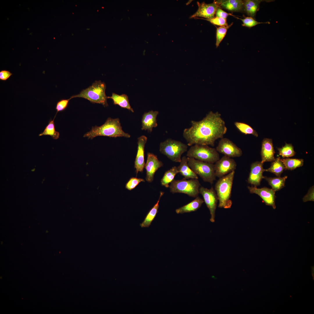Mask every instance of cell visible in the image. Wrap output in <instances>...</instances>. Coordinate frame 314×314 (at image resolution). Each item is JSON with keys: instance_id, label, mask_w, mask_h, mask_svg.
Returning <instances> with one entry per match:
<instances>
[{"instance_id": "6da1fadb", "label": "cell", "mask_w": 314, "mask_h": 314, "mask_svg": "<svg viewBox=\"0 0 314 314\" xmlns=\"http://www.w3.org/2000/svg\"><path fill=\"white\" fill-rule=\"evenodd\" d=\"M191 122V126L185 129L183 133L189 146L197 144L214 147L215 141L222 138L227 130L218 112L210 111L201 120Z\"/></svg>"}, {"instance_id": "7a4b0ae2", "label": "cell", "mask_w": 314, "mask_h": 314, "mask_svg": "<svg viewBox=\"0 0 314 314\" xmlns=\"http://www.w3.org/2000/svg\"><path fill=\"white\" fill-rule=\"evenodd\" d=\"M105 136L110 137H130V135L124 132L122 129L118 118H108L105 123L100 126L92 127L91 130L85 133L84 137L92 139L98 136Z\"/></svg>"}, {"instance_id": "3957f363", "label": "cell", "mask_w": 314, "mask_h": 314, "mask_svg": "<svg viewBox=\"0 0 314 314\" xmlns=\"http://www.w3.org/2000/svg\"><path fill=\"white\" fill-rule=\"evenodd\" d=\"M235 171L220 178L215 185V190L219 203L218 207L225 209L230 208L232 202L231 199V192Z\"/></svg>"}, {"instance_id": "277c9868", "label": "cell", "mask_w": 314, "mask_h": 314, "mask_svg": "<svg viewBox=\"0 0 314 314\" xmlns=\"http://www.w3.org/2000/svg\"><path fill=\"white\" fill-rule=\"evenodd\" d=\"M106 88L104 83L101 81H96L91 85L83 90L80 93L73 95L70 98H83L92 103L101 104L104 107L107 106L108 98L105 93Z\"/></svg>"}, {"instance_id": "5b68a950", "label": "cell", "mask_w": 314, "mask_h": 314, "mask_svg": "<svg viewBox=\"0 0 314 314\" xmlns=\"http://www.w3.org/2000/svg\"><path fill=\"white\" fill-rule=\"evenodd\" d=\"M188 148L187 145L180 141L168 138L160 143L159 151L172 161L180 163L181 155Z\"/></svg>"}, {"instance_id": "8992f818", "label": "cell", "mask_w": 314, "mask_h": 314, "mask_svg": "<svg viewBox=\"0 0 314 314\" xmlns=\"http://www.w3.org/2000/svg\"><path fill=\"white\" fill-rule=\"evenodd\" d=\"M186 156L201 161L213 164L220 159L219 154L216 149L207 145L195 144L191 146L187 151Z\"/></svg>"}, {"instance_id": "52a82bcc", "label": "cell", "mask_w": 314, "mask_h": 314, "mask_svg": "<svg viewBox=\"0 0 314 314\" xmlns=\"http://www.w3.org/2000/svg\"><path fill=\"white\" fill-rule=\"evenodd\" d=\"M200 186L198 179L187 180L184 178L181 180L174 179L170 183L169 188L170 192L172 193H182L196 198L199 193Z\"/></svg>"}, {"instance_id": "ba28073f", "label": "cell", "mask_w": 314, "mask_h": 314, "mask_svg": "<svg viewBox=\"0 0 314 314\" xmlns=\"http://www.w3.org/2000/svg\"><path fill=\"white\" fill-rule=\"evenodd\" d=\"M188 158V164L191 170L205 182L212 184L216 179L214 164Z\"/></svg>"}, {"instance_id": "9c48e42d", "label": "cell", "mask_w": 314, "mask_h": 314, "mask_svg": "<svg viewBox=\"0 0 314 314\" xmlns=\"http://www.w3.org/2000/svg\"><path fill=\"white\" fill-rule=\"evenodd\" d=\"M199 192L202 195L204 201L210 211L211 215L210 220L211 222H214L215 221V210L218 201L216 191L213 187L208 189L201 186L199 189Z\"/></svg>"}, {"instance_id": "30bf717a", "label": "cell", "mask_w": 314, "mask_h": 314, "mask_svg": "<svg viewBox=\"0 0 314 314\" xmlns=\"http://www.w3.org/2000/svg\"><path fill=\"white\" fill-rule=\"evenodd\" d=\"M216 149L218 153L230 158L240 157L242 154L241 149L226 138L221 139Z\"/></svg>"}, {"instance_id": "8fae6325", "label": "cell", "mask_w": 314, "mask_h": 314, "mask_svg": "<svg viewBox=\"0 0 314 314\" xmlns=\"http://www.w3.org/2000/svg\"><path fill=\"white\" fill-rule=\"evenodd\" d=\"M236 166V163L233 159L224 156L214 164L216 177L220 178L235 171Z\"/></svg>"}, {"instance_id": "7c38bea8", "label": "cell", "mask_w": 314, "mask_h": 314, "mask_svg": "<svg viewBox=\"0 0 314 314\" xmlns=\"http://www.w3.org/2000/svg\"><path fill=\"white\" fill-rule=\"evenodd\" d=\"M247 188L250 193H255L259 196L266 205L272 206L274 209H276V196L275 192L272 189L266 187L258 188L254 186H248Z\"/></svg>"}, {"instance_id": "4fadbf2b", "label": "cell", "mask_w": 314, "mask_h": 314, "mask_svg": "<svg viewBox=\"0 0 314 314\" xmlns=\"http://www.w3.org/2000/svg\"><path fill=\"white\" fill-rule=\"evenodd\" d=\"M163 165V163L158 160L157 156L148 153L147 162L145 165L146 171V180L149 182L153 181L156 172Z\"/></svg>"}, {"instance_id": "5bb4252c", "label": "cell", "mask_w": 314, "mask_h": 314, "mask_svg": "<svg viewBox=\"0 0 314 314\" xmlns=\"http://www.w3.org/2000/svg\"><path fill=\"white\" fill-rule=\"evenodd\" d=\"M198 8L197 11L191 17V18L201 17L209 19L214 17L216 11L219 6L215 1L213 3L207 4L204 2H197Z\"/></svg>"}, {"instance_id": "9a60e30c", "label": "cell", "mask_w": 314, "mask_h": 314, "mask_svg": "<svg viewBox=\"0 0 314 314\" xmlns=\"http://www.w3.org/2000/svg\"><path fill=\"white\" fill-rule=\"evenodd\" d=\"M263 164L261 161H256L251 163L250 171L247 181L254 186L260 185L264 177L263 175L265 169L263 168Z\"/></svg>"}, {"instance_id": "2e32d148", "label": "cell", "mask_w": 314, "mask_h": 314, "mask_svg": "<svg viewBox=\"0 0 314 314\" xmlns=\"http://www.w3.org/2000/svg\"><path fill=\"white\" fill-rule=\"evenodd\" d=\"M138 139V149L134 162V168L136 169V176L139 172H143L145 167L144 147L147 142V138L144 135H142L139 137Z\"/></svg>"}, {"instance_id": "e0dca14e", "label": "cell", "mask_w": 314, "mask_h": 314, "mask_svg": "<svg viewBox=\"0 0 314 314\" xmlns=\"http://www.w3.org/2000/svg\"><path fill=\"white\" fill-rule=\"evenodd\" d=\"M275 151L271 139L264 138L262 142L261 154L263 163L267 162H272L275 158L274 157Z\"/></svg>"}, {"instance_id": "ac0fdd59", "label": "cell", "mask_w": 314, "mask_h": 314, "mask_svg": "<svg viewBox=\"0 0 314 314\" xmlns=\"http://www.w3.org/2000/svg\"><path fill=\"white\" fill-rule=\"evenodd\" d=\"M158 114V111L153 110L144 113L142 119L141 129L151 132L153 128L158 126L156 117Z\"/></svg>"}, {"instance_id": "d6986e66", "label": "cell", "mask_w": 314, "mask_h": 314, "mask_svg": "<svg viewBox=\"0 0 314 314\" xmlns=\"http://www.w3.org/2000/svg\"><path fill=\"white\" fill-rule=\"evenodd\" d=\"M220 8H222L232 12H241L243 11V0H215Z\"/></svg>"}, {"instance_id": "ffe728a7", "label": "cell", "mask_w": 314, "mask_h": 314, "mask_svg": "<svg viewBox=\"0 0 314 314\" xmlns=\"http://www.w3.org/2000/svg\"><path fill=\"white\" fill-rule=\"evenodd\" d=\"M179 165L177 167L178 170L181 175L186 179H198L197 175L195 173L189 166L188 164V158L186 156H183Z\"/></svg>"}, {"instance_id": "44dd1931", "label": "cell", "mask_w": 314, "mask_h": 314, "mask_svg": "<svg viewBox=\"0 0 314 314\" xmlns=\"http://www.w3.org/2000/svg\"><path fill=\"white\" fill-rule=\"evenodd\" d=\"M263 0H243V11L249 17L255 19L257 12L259 10L260 5Z\"/></svg>"}, {"instance_id": "7402d4cb", "label": "cell", "mask_w": 314, "mask_h": 314, "mask_svg": "<svg viewBox=\"0 0 314 314\" xmlns=\"http://www.w3.org/2000/svg\"><path fill=\"white\" fill-rule=\"evenodd\" d=\"M164 193L163 192H160V196L157 203L149 211L143 221L140 224L141 227H149L150 226L158 212L159 201Z\"/></svg>"}, {"instance_id": "603a6c76", "label": "cell", "mask_w": 314, "mask_h": 314, "mask_svg": "<svg viewBox=\"0 0 314 314\" xmlns=\"http://www.w3.org/2000/svg\"><path fill=\"white\" fill-rule=\"evenodd\" d=\"M204 202V201L199 197L193 200L176 210L177 214H183L195 211L199 208Z\"/></svg>"}, {"instance_id": "cb8c5ba5", "label": "cell", "mask_w": 314, "mask_h": 314, "mask_svg": "<svg viewBox=\"0 0 314 314\" xmlns=\"http://www.w3.org/2000/svg\"><path fill=\"white\" fill-rule=\"evenodd\" d=\"M107 98L112 99L114 105H117L122 108H126L132 112H134L133 109L131 107L129 102L128 96L123 94L119 95L113 93L111 97H107Z\"/></svg>"}, {"instance_id": "d4e9b609", "label": "cell", "mask_w": 314, "mask_h": 314, "mask_svg": "<svg viewBox=\"0 0 314 314\" xmlns=\"http://www.w3.org/2000/svg\"><path fill=\"white\" fill-rule=\"evenodd\" d=\"M287 176L283 177H268L265 176L264 179L271 186L272 189L275 192L279 191L285 186V181Z\"/></svg>"}, {"instance_id": "484cf974", "label": "cell", "mask_w": 314, "mask_h": 314, "mask_svg": "<svg viewBox=\"0 0 314 314\" xmlns=\"http://www.w3.org/2000/svg\"><path fill=\"white\" fill-rule=\"evenodd\" d=\"M178 173L179 171L177 167L176 166L166 171L160 181L161 185L167 188H169V184L174 179L176 175Z\"/></svg>"}, {"instance_id": "4316f807", "label": "cell", "mask_w": 314, "mask_h": 314, "mask_svg": "<svg viewBox=\"0 0 314 314\" xmlns=\"http://www.w3.org/2000/svg\"><path fill=\"white\" fill-rule=\"evenodd\" d=\"M281 159L280 157L275 159L272 162L270 167L267 169H265V171L272 173L277 177H280L285 169L284 166Z\"/></svg>"}, {"instance_id": "83f0119b", "label": "cell", "mask_w": 314, "mask_h": 314, "mask_svg": "<svg viewBox=\"0 0 314 314\" xmlns=\"http://www.w3.org/2000/svg\"><path fill=\"white\" fill-rule=\"evenodd\" d=\"M281 159L285 170H293L302 166L304 164V160L302 159L285 158Z\"/></svg>"}, {"instance_id": "f1b7e54d", "label": "cell", "mask_w": 314, "mask_h": 314, "mask_svg": "<svg viewBox=\"0 0 314 314\" xmlns=\"http://www.w3.org/2000/svg\"><path fill=\"white\" fill-rule=\"evenodd\" d=\"M54 119L49 120L48 124L46 126L43 132L39 135V136L43 135H49L51 136L53 139H58L59 137V133L56 131L55 125L54 123Z\"/></svg>"}, {"instance_id": "f546056e", "label": "cell", "mask_w": 314, "mask_h": 314, "mask_svg": "<svg viewBox=\"0 0 314 314\" xmlns=\"http://www.w3.org/2000/svg\"><path fill=\"white\" fill-rule=\"evenodd\" d=\"M234 125L238 129L241 133L245 135H252L258 137V133L248 124L242 122H236Z\"/></svg>"}, {"instance_id": "4dcf8cb0", "label": "cell", "mask_w": 314, "mask_h": 314, "mask_svg": "<svg viewBox=\"0 0 314 314\" xmlns=\"http://www.w3.org/2000/svg\"><path fill=\"white\" fill-rule=\"evenodd\" d=\"M279 154L282 157L289 158L294 156L295 152L294 147L291 144H287L282 147L277 149Z\"/></svg>"}, {"instance_id": "1f68e13d", "label": "cell", "mask_w": 314, "mask_h": 314, "mask_svg": "<svg viewBox=\"0 0 314 314\" xmlns=\"http://www.w3.org/2000/svg\"><path fill=\"white\" fill-rule=\"evenodd\" d=\"M233 23L227 26H220L217 28L216 31V45L217 47L225 36L227 29L232 25Z\"/></svg>"}, {"instance_id": "d6a6232c", "label": "cell", "mask_w": 314, "mask_h": 314, "mask_svg": "<svg viewBox=\"0 0 314 314\" xmlns=\"http://www.w3.org/2000/svg\"><path fill=\"white\" fill-rule=\"evenodd\" d=\"M238 19H240L242 22V26L249 28H251L261 24H270L269 22H258L253 18L249 17H246L245 18L242 19L236 17Z\"/></svg>"}, {"instance_id": "836d02e7", "label": "cell", "mask_w": 314, "mask_h": 314, "mask_svg": "<svg viewBox=\"0 0 314 314\" xmlns=\"http://www.w3.org/2000/svg\"><path fill=\"white\" fill-rule=\"evenodd\" d=\"M141 182H144L145 180L141 178L131 177L126 183L125 188L128 190H131L135 188Z\"/></svg>"}, {"instance_id": "e575fe53", "label": "cell", "mask_w": 314, "mask_h": 314, "mask_svg": "<svg viewBox=\"0 0 314 314\" xmlns=\"http://www.w3.org/2000/svg\"><path fill=\"white\" fill-rule=\"evenodd\" d=\"M71 99L70 98L68 99H63L57 102L56 107L57 112L54 117L58 113L63 111L67 108L69 101Z\"/></svg>"}, {"instance_id": "d590c367", "label": "cell", "mask_w": 314, "mask_h": 314, "mask_svg": "<svg viewBox=\"0 0 314 314\" xmlns=\"http://www.w3.org/2000/svg\"><path fill=\"white\" fill-rule=\"evenodd\" d=\"M203 19L209 21L214 25L221 26H228L226 22V19L222 18L216 17L209 19Z\"/></svg>"}, {"instance_id": "8d00e7d4", "label": "cell", "mask_w": 314, "mask_h": 314, "mask_svg": "<svg viewBox=\"0 0 314 314\" xmlns=\"http://www.w3.org/2000/svg\"><path fill=\"white\" fill-rule=\"evenodd\" d=\"M13 75L10 71L6 70H2L0 71V80L2 81H6L8 79Z\"/></svg>"}, {"instance_id": "74e56055", "label": "cell", "mask_w": 314, "mask_h": 314, "mask_svg": "<svg viewBox=\"0 0 314 314\" xmlns=\"http://www.w3.org/2000/svg\"><path fill=\"white\" fill-rule=\"evenodd\" d=\"M215 14L216 17H221L226 19L228 16L229 15L234 17V16L231 13H228L220 8H217Z\"/></svg>"}, {"instance_id": "f35d334b", "label": "cell", "mask_w": 314, "mask_h": 314, "mask_svg": "<svg viewBox=\"0 0 314 314\" xmlns=\"http://www.w3.org/2000/svg\"><path fill=\"white\" fill-rule=\"evenodd\" d=\"M303 201L305 202L308 201H314V186H312L309 190L308 193L304 197Z\"/></svg>"}]
</instances>
